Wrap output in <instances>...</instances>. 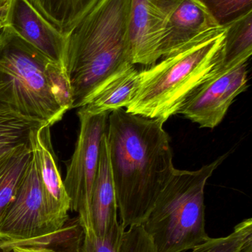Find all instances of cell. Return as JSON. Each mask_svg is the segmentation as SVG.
Segmentation results:
<instances>
[{
    "label": "cell",
    "mask_w": 252,
    "mask_h": 252,
    "mask_svg": "<svg viewBox=\"0 0 252 252\" xmlns=\"http://www.w3.org/2000/svg\"><path fill=\"white\" fill-rule=\"evenodd\" d=\"M191 252H252V219L238 223L228 236L209 238Z\"/></svg>",
    "instance_id": "obj_19"
},
{
    "label": "cell",
    "mask_w": 252,
    "mask_h": 252,
    "mask_svg": "<svg viewBox=\"0 0 252 252\" xmlns=\"http://www.w3.org/2000/svg\"><path fill=\"white\" fill-rule=\"evenodd\" d=\"M139 84V71L129 64L105 83L81 107L90 114L110 112L128 106Z\"/></svg>",
    "instance_id": "obj_14"
},
{
    "label": "cell",
    "mask_w": 252,
    "mask_h": 252,
    "mask_svg": "<svg viewBox=\"0 0 252 252\" xmlns=\"http://www.w3.org/2000/svg\"><path fill=\"white\" fill-rule=\"evenodd\" d=\"M59 232L47 216L32 154L16 197L0 220V250L10 252L19 246L49 247Z\"/></svg>",
    "instance_id": "obj_6"
},
{
    "label": "cell",
    "mask_w": 252,
    "mask_h": 252,
    "mask_svg": "<svg viewBox=\"0 0 252 252\" xmlns=\"http://www.w3.org/2000/svg\"><path fill=\"white\" fill-rule=\"evenodd\" d=\"M130 9L131 0H99L66 35L65 68L72 109L84 106L111 77L133 64Z\"/></svg>",
    "instance_id": "obj_2"
},
{
    "label": "cell",
    "mask_w": 252,
    "mask_h": 252,
    "mask_svg": "<svg viewBox=\"0 0 252 252\" xmlns=\"http://www.w3.org/2000/svg\"><path fill=\"white\" fill-rule=\"evenodd\" d=\"M109 114L87 113L81 108L77 112L79 133L64 184L71 199V211L78 213L83 232L93 229L90 218L92 192L99 168L101 142L107 132Z\"/></svg>",
    "instance_id": "obj_7"
},
{
    "label": "cell",
    "mask_w": 252,
    "mask_h": 252,
    "mask_svg": "<svg viewBox=\"0 0 252 252\" xmlns=\"http://www.w3.org/2000/svg\"><path fill=\"white\" fill-rule=\"evenodd\" d=\"M66 252H77V249H75V250H68V251H67Z\"/></svg>",
    "instance_id": "obj_27"
},
{
    "label": "cell",
    "mask_w": 252,
    "mask_h": 252,
    "mask_svg": "<svg viewBox=\"0 0 252 252\" xmlns=\"http://www.w3.org/2000/svg\"><path fill=\"white\" fill-rule=\"evenodd\" d=\"M118 210L106 132L101 142L99 168L90 204L92 228L97 236H105L118 223Z\"/></svg>",
    "instance_id": "obj_13"
},
{
    "label": "cell",
    "mask_w": 252,
    "mask_h": 252,
    "mask_svg": "<svg viewBox=\"0 0 252 252\" xmlns=\"http://www.w3.org/2000/svg\"><path fill=\"white\" fill-rule=\"evenodd\" d=\"M220 27L252 11V0H198Z\"/></svg>",
    "instance_id": "obj_20"
},
{
    "label": "cell",
    "mask_w": 252,
    "mask_h": 252,
    "mask_svg": "<svg viewBox=\"0 0 252 252\" xmlns=\"http://www.w3.org/2000/svg\"><path fill=\"white\" fill-rule=\"evenodd\" d=\"M184 0H131L130 42L132 63L152 66L170 18Z\"/></svg>",
    "instance_id": "obj_9"
},
{
    "label": "cell",
    "mask_w": 252,
    "mask_h": 252,
    "mask_svg": "<svg viewBox=\"0 0 252 252\" xmlns=\"http://www.w3.org/2000/svg\"><path fill=\"white\" fill-rule=\"evenodd\" d=\"M223 28L198 0H184L170 18L160 47L161 59L194 40Z\"/></svg>",
    "instance_id": "obj_12"
},
{
    "label": "cell",
    "mask_w": 252,
    "mask_h": 252,
    "mask_svg": "<svg viewBox=\"0 0 252 252\" xmlns=\"http://www.w3.org/2000/svg\"><path fill=\"white\" fill-rule=\"evenodd\" d=\"M247 63L217 72L203 83L179 114L201 127L214 128L226 116L237 96L247 88Z\"/></svg>",
    "instance_id": "obj_8"
},
{
    "label": "cell",
    "mask_w": 252,
    "mask_h": 252,
    "mask_svg": "<svg viewBox=\"0 0 252 252\" xmlns=\"http://www.w3.org/2000/svg\"><path fill=\"white\" fill-rule=\"evenodd\" d=\"M50 127L43 124L31 129L29 144L35 161L47 216L55 230L59 232L65 227L69 219L71 199L65 189L52 145Z\"/></svg>",
    "instance_id": "obj_10"
},
{
    "label": "cell",
    "mask_w": 252,
    "mask_h": 252,
    "mask_svg": "<svg viewBox=\"0 0 252 252\" xmlns=\"http://www.w3.org/2000/svg\"><path fill=\"white\" fill-rule=\"evenodd\" d=\"M43 124L0 106V160L28 144L31 129Z\"/></svg>",
    "instance_id": "obj_18"
},
{
    "label": "cell",
    "mask_w": 252,
    "mask_h": 252,
    "mask_svg": "<svg viewBox=\"0 0 252 252\" xmlns=\"http://www.w3.org/2000/svg\"><path fill=\"white\" fill-rule=\"evenodd\" d=\"M125 230L122 225L117 223L103 237H99L93 229L83 232V237L77 252H118L120 241Z\"/></svg>",
    "instance_id": "obj_21"
},
{
    "label": "cell",
    "mask_w": 252,
    "mask_h": 252,
    "mask_svg": "<svg viewBox=\"0 0 252 252\" xmlns=\"http://www.w3.org/2000/svg\"><path fill=\"white\" fill-rule=\"evenodd\" d=\"M165 121L120 109L109 114L107 140L123 227L143 224L176 168Z\"/></svg>",
    "instance_id": "obj_1"
},
{
    "label": "cell",
    "mask_w": 252,
    "mask_h": 252,
    "mask_svg": "<svg viewBox=\"0 0 252 252\" xmlns=\"http://www.w3.org/2000/svg\"><path fill=\"white\" fill-rule=\"evenodd\" d=\"M226 28L221 63L217 72L247 63L252 54V11L235 19Z\"/></svg>",
    "instance_id": "obj_15"
},
{
    "label": "cell",
    "mask_w": 252,
    "mask_h": 252,
    "mask_svg": "<svg viewBox=\"0 0 252 252\" xmlns=\"http://www.w3.org/2000/svg\"><path fill=\"white\" fill-rule=\"evenodd\" d=\"M66 71L3 26L0 34V106L52 126L72 109Z\"/></svg>",
    "instance_id": "obj_3"
},
{
    "label": "cell",
    "mask_w": 252,
    "mask_h": 252,
    "mask_svg": "<svg viewBox=\"0 0 252 252\" xmlns=\"http://www.w3.org/2000/svg\"><path fill=\"white\" fill-rule=\"evenodd\" d=\"M29 1L54 28L64 35H67L99 0Z\"/></svg>",
    "instance_id": "obj_16"
},
{
    "label": "cell",
    "mask_w": 252,
    "mask_h": 252,
    "mask_svg": "<svg viewBox=\"0 0 252 252\" xmlns=\"http://www.w3.org/2000/svg\"><path fill=\"white\" fill-rule=\"evenodd\" d=\"M1 23L65 70L66 35L54 28L29 0H7Z\"/></svg>",
    "instance_id": "obj_11"
},
{
    "label": "cell",
    "mask_w": 252,
    "mask_h": 252,
    "mask_svg": "<svg viewBox=\"0 0 252 252\" xmlns=\"http://www.w3.org/2000/svg\"><path fill=\"white\" fill-rule=\"evenodd\" d=\"M3 29V25L1 23V22H0V34H1V31H2Z\"/></svg>",
    "instance_id": "obj_26"
},
{
    "label": "cell",
    "mask_w": 252,
    "mask_h": 252,
    "mask_svg": "<svg viewBox=\"0 0 252 252\" xmlns=\"http://www.w3.org/2000/svg\"><path fill=\"white\" fill-rule=\"evenodd\" d=\"M0 252H4L0 250ZM10 252H58L53 249L48 247H25V246H19L14 247Z\"/></svg>",
    "instance_id": "obj_23"
},
{
    "label": "cell",
    "mask_w": 252,
    "mask_h": 252,
    "mask_svg": "<svg viewBox=\"0 0 252 252\" xmlns=\"http://www.w3.org/2000/svg\"><path fill=\"white\" fill-rule=\"evenodd\" d=\"M7 4V0H0V7H5Z\"/></svg>",
    "instance_id": "obj_25"
},
{
    "label": "cell",
    "mask_w": 252,
    "mask_h": 252,
    "mask_svg": "<svg viewBox=\"0 0 252 252\" xmlns=\"http://www.w3.org/2000/svg\"><path fill=\"white\" fill-rule=\"evenodd\" d=\"M31 157L28 142L0 160V220L16 197Z\"/></svg>",
    "instance_id": "obj_17"
},
{
    "label": "cell",
    "mask_w": 252,
    "mask_h": 252,
    "mask_svg": "<svg viewBox=\"0 0 252 252\" xmlns=\"http://www.w3.org/2000/svg\"><path fill=\"white\" fill-rule=\"evenodd\" d=\"M118 252H158L151 235L143 224H133L124 230Z\"/></svg>",
    "instance_id": "obj_22"
},
{
    "label": "cell",
    "mask_w": 252,
    "mask_h": 252,
    "mask_svg": "<svg viewBox=\"0 0 252 252\" xmlns=\"http://www.w3.org/2000/svg\"><path fill=\"white\" fill-rule=\"evenodd\" d=\"M6 13V6L5 7H0V22H2L4 19V16Z\"/></svg>",
    "instance_id": "obj_24"
},
{
    "label": "cell",
    "mask_w": 252,
    "mask_h": 252,
    "mask_svg": "<svg viewBox=\"0 0 252 252\" xmlns=\"http://www.w3.org/2000/svg\"><path fill=\"white\" fill-rule=\"evenodd\" d=\"M226 157L194 171L176 169L143 223L158 252L192 250L210 238L206 231L204 190Z\"/></svg>",
    "instance_id": "obj_5"
},
{
    "label": "cell",
    "mask_w": 252,
    "mask_h": 252,
    "mask_svg": "<svg viewBox=\"0 0 252 252\" xmlns=\"http://www.w3.org/2000/svg\"><path fill=\"white\" fill-rule=\"evenodd\" d=\"M226 28L206 34L139 71L137 90L125 110L167 121L221 63Z\"/></svg>",
    "instance_id": "obj_4"
}]
</instances>
